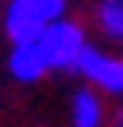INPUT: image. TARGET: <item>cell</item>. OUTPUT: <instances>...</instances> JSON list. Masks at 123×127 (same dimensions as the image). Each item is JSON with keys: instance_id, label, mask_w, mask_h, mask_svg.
I'll use <instances>...</instances> for the list:
<instances>
[{"instance_id": "6da1fadb", "label": "cell", "mask_w": 123, "mask_h": 127, "mask_svg": "<svg viewBox=\"0 0 123 127\" xmlns=\"http://www.w3.org/2000/svg\"><path fill=\"white\" fill-rule=\"evenodd\" d=\"M60 18H63V0H11L4 11V32L14 46L35 42Z\"/></svg>"}, {"instance_id": "7a4b0ae2", "label": "cell", "mask_w": 123, "mask_h": 127, "mask_svg": "<svg viewBox=\"0 0 123 127\" xmlns=\"http://www.w3.org/2000/svg\"><path fill=\"white\" fill-rule=\"evenodd\" d=\"M35 42H39V50H42L46 64H49V71L74 67V64H78V57H81V50L88 46V42H84L81 25H74V21H67V18L53 21V25L46 28Z\"/></svg>"}, {"instance_id": "3957f363", "label": "cell", "mask_w": 123, "mask_h": 127, "mask_svg": "<svg viewBox=\"0 0 123 127\" xmlns=\"http://www.w3.org/2000/svg\"><path fill=\"white\" fill-rule=\"evenodd\" d=\"M88 85H95L109 95H123V57H113V53H102L95 46H84L78 64H74Z\"/></svg>"}, {"instance_id": "277c9868", "label": "cell", "mask_w": 123, "mask_h": 127, "mask_svg": "<svg viewBox=\"0 0 123 127\" xmlns=\"http://www.w3.org/2000/svg\"><path fill=\"white\" fill-rule=\"evenodd\" d=\"M7 71L18 78V81H35V78H42L46 71H49V64H46L39 42H18L7 57Z\"/></svg>"}, {"instance_id": "5b68a950", "label": "cell", "mask_w": 123, "mask_h": 127, "mask_svg": "<svg viewBox=\"0 0 123 127\" xmlns=\"http://www.w3.org/2000/svg\"><path fill=\"white\" fill-rule=\"evenodd\" d=\"M105 106L95 88H78L70 99V127H102Z\"/></svg>"}, {"instance_id": "8992f818", "label": "cell", "mask_w": 123, "mask_h": 127, "mask_svg": "<svg viewBox=\"0 0 123 127\" xmlns=\"http://www.w3.org/2000/svg\"><path fill=\"white\" fill-rule=\"evenodd\" d=\"M99 32L113 42H123V0H102L95 11Z\"/></svg>"}]
</instances>
